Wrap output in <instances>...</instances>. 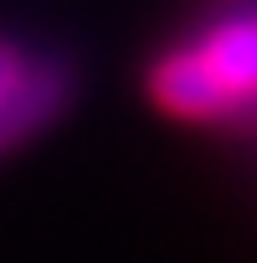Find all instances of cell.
Instances as JSON below:
<instances>
[{"label": "cell", "mask_w": 257, "mask_h": 263, "mask_svg": "<svg viewBox=\"0 0 257 263\" xmlns=\"http://www.w3.org/2000/svg\"><path fill=\"white\" fill-rule=\"evenodd\" d=\"M144 98L196 129L257 119V6L211 16L160 47L144 67Z\"/></svg>", "instance_id": "1"}, {"label": "cell", "mask_w": 257, "mask_h": 263, "mask_svg": "<svg viewBox=\"0 0 257 263\" xmlns=\"http://www.w3.org/2000/svg\"><path fill=\"white\" fill-rule=\"evenodd\" d=\"M72 98V72L62 57L31 52L16 36H0V155L47 135Z\"/></svg>", "instance_id": "2"}]
</instances>
